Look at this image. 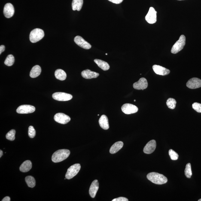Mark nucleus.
<instances>
[{"label":"nucleus","instance_id":"1","mask_svg":"<svg viewBox=\"0 0 201 201\" xmlns=\"http://www.w3.org/2000/svg\"><path fill=\"white\" fill-rule=\"evenodd\" d=\"M147 178L152 183L158 185L165 184L168 181L167 178L164 175L157 172L149 173L147 174Z\"/></svg>","mask_w":201,"mask_h":201},{"label":"nucleus","instance_id":"2","mask_svg":"<svg viewBox=\"0 0 201 201\" xmlns=\"http://www.w3.org/2000/svg\"><path fill=\"white\" fill-rule=\"evenodd\" d=\"M69 150L63 149L57 150L52 155V160L54 163H58L66 159L70 154Z\"/></svg>","mask_w":201,"mask_h":201},{"label":"nucleus","instance_id":"3","mask_svg":"<svg viewBox=\"0 0 201 201\" xmlns=\"http://www.w3.org/2000/svg\"><path fill=\"white\" fill-rule=\"evenodd\" d=\"M44 33L43 30L35 28L31 31L29 35L30 41L32 43L37 42L44 37Z\"/></svg>","mask_w":201,"mask_h":201},{"label":"nucleus","instance_id":"4","mask_svg":"<svg viewBox=\"0 0 201 201\" xmlns=\"http://www.w3.org/2000/svg\"><path fill=\"white\" fill-rule=\"evenodd\" d=\"M186 37L184 35L180 36L179 39L173 46L171 52L173 54H177L184 48L186 44Z\"/></svg>","mask_w":201,"mask_h":201},{"label":"nucleus","instance_id":"5","mask_svg":"<svg viewBox=\"0 0 201 201\" xmlns=\"http://www.w3.org/2000/svg\"><path fill=\"white\" fill-rule=\"evenodd\" d=\"M80 165L79 163L74 164L68 168L66 174V178L70 180L77 175L80 169Z\"/></svg>","mask_w":201,"mask_h":201},{"label":"nucleus","instance_id":"6","mask_svg":"<svg viewBox=\"0 0 201 201\" xmlns=\"http://www.w3.org/2000/svg\"><path fill=\"white\" fill-rule=\"evenodd\" d=\"M52 97L54 99L58 101H68L72 99L73 96L70 94L65 93V92H55L52 95Z\"/></svg>","mask_w":201,"mask_h":201},{"label":"nucleus","instance_id":"7","mask_svg":"<svg viewBox=\"0 0 201 201\" xmlns=\"http://www.w3.org/2000/svg\"><path fill=\"white\" fill-rule=\"evenodd\" d=\"M156 12L153 7H150L148 13L145 16V19L149 24H153L156 23L157 21Z\"/></svg>","mask_w":201,"mask_h":201},{"label":"nucleus","instance_id":"8","mask_svg":"<svg viewBox=\"0 0 201 201\" xmlns=\"http://www.w3.org/2000/svg\"><path fill=\"white\" fill-rule=\"evenodd\" d=\"M54 120L57 123L61 124H65L71 121L69 116L63 113H58L55 115Z\"/></svg>","mask_w":201,"mask_h":201},{"label":"nucleus","instance_id":"9","mask_svg":"<svg viewBox=\"0 0 201 201\" xmlns=\"http://www.w3.org/2000/svg\"><path fill=\"white\" fill-rule=\"evenodd\" d=\"M35 107L33 106L29 105H23L19 106L16 110V112L18 114H29L35 111Z\"/></svg>","mask_w":201,"mask_h":201},{"label":"nucleus","instance_id":"10","mask_svg":"<svg viewBox=\"0 0 201 201\" xmlns=\"http://www.w3.org/2000/svg\"><path fill=\"white\" fill-rule=\"evenodd\" d=\"M121 110L124 114H130L137 113L138 111V108L133 104L127 103L122 106Z\"/></svg>","mask_w":201,"mask_h":201},{"label":"nucleus","instance_id":"11","mask_svg":"<svg viewBox=\"0 0 201 201\" xmlns=\"http://www.w3.org/2000/svg\"><path fill=\"white\" fill-rule=\"evenodd\" d=\"M74 41L77 45L86 50L89 49L91 48L92 46L91 45L80 36H77L75 37L74 38Z\"/></svg>","mask_w":201,"mask_h":201},{"label":"nucleus","instance_id":"12","mask_svg":"<svg viewBox=\"0 0 201 201\" xmlns=\"http://www.w3.org/2000/svg\"><path fill=\"white\" fill-rule=\"evenodd\" d=\"M188 88L191 89H195L201 87V80L197 77L190 79L186 84Z\"/></svg>","mask_w":201,"mask_h":201},{"label":"nucleus","instance_id":"13","mask_svg":"<svg viewBox=\"0 0 201 201\" xmlns=\"http://www.w3.org/2000/svg\"><path fill=\"white\" fill-rule=\"evenodd\" d=\"M148 86V83L146 79L142 77L138 81L134 83L133 87L134 89L137 90H144L147 89Z\"/></svg>","mask_w":201,"mask_h":201},{"label":"nucleus","instance_id":"14","mask_svg":"<svg viewBox=\"0 0 201 201\" xmlns=\"http://www.w3.org/2000/svg\"><path fill=\"white\" fill-rule=\"evenodd\" d=\"M14 7L10 3H7L4 5V14L5 17L7 18L12 17L14 15Z\"/></svg>","mask_w":201,"mask_h":201},{"label":"nucleus","instance_id":"15","mask_svg":"<svg viewBox=\"0 0 201 201\" xmlns=\"http://www.w3.org/2000/svg\"><path fill=\"white\" fill-rule=\"evenodd\" d=\"M156 142L154 140H152L147 143L144 149V152L146 154H150L155 151L156 147Z\"/></svg>","mask_w":201,"mask_h":201},{"label":"nucleus","instance_id":"16","mask_svg":"<svg viewBox=\"0 0 201 201\" xmlns=\"http://www.w3.org/2000/svg\"><path fill=\"white\" fill-rule=\"evenodd\" d=\"M152 68L154 72L159 75H166L170 72V71L169 69L159 65H154L152 67Z\"/></svg>","mask_w":201,"mask_h":201},{"label":"nucleus","instance_id":"17","mask_svg":"<svg viewBox=\"0 0 201 201\" xmlns=\"http://www.w3.org/2000/svg\"><path fill=\"white\" fill-rule=\"evenodd\" d=\"M99 188V183L97 180L92 182L89 189V194L92 198H94Z\"/></svg>","mask_w":201,"mask_h":201},{"label":"nucleus","instance_id":"18","mask_svg":"<svg viewBox=\"0 0 201 201\" xmlns=\"http://www.w3.org/2000/svg\"><path fill=\"white\" fill-rule=\"evenodd\" d=\"M81 75L83 78L86 79L95 78L99 76L98 73L92 71L89 69H86L82 71Z\"/></svg>","mask_w":201,"mask_h":201},{"label":"nucleus","instance_id":"19","mask_svg":"<svg viewBox=\"0 0 201 201\" xmlns=\"http://www.w3.org/2000/svg\"><path fill=\"white\" fill-rule=\"evenodd\" d=\"M99 123L101 127L104 130H108L109 128L108 119L105 115H102L100 118Z\"/></svg>","mask_w":201,"mask_h":201},{"label":"nucleus","instance_id":"20","mask_svg":"<svg viewBox=\"0 0 201 201\" xmlns=\"http://www.w3.org/2000/svg\"><path fill=\"white\" fill-rule=\"evenodd\" d=\"M32 166V163L30 161H25L21 165L19 170L22 172H27L31 169Z\"/></svg>","mask_w":201,"mask_h":201},{"label":"nucleus","instance_id":"21","mask_svg":"<svg viewBox=\"0 0 201 201\" xmlns=\"http://www.w3.org/2000/svg\"><path fill=\"white\" fill-rule=\"evenodd\" d=\"M123 146V143L121 141H119L114 143L110 149V152L111 154H114L120 150Z\"/></svg>","mask_w":201,"mask_h":201},{"label":"nucleus","instance_id":"22","mask_svg":"<svg viewBox=\"0 0 201 201\" xmlns=\"http://www.w3.org/2000/svg\"><path fill=\"white\" fill-rule=\"evenodd\" d=\"M41 69L39 66L37 65L34 66L31 70L29 76L32 78H35L40 75Z\"/></svg>","mask_w":201,"mask_h":201},{"label":"nucleus","instance_id":"23","mask_svg":"<svg viewBox=\"0 0 201 201\" xmlns=\"http://www.w3.org/2000/svg\"><path fill=\"white\" fill-rule=\"evenodd\" d=\"M94 61L98 66V67L103 71H106L109 69L110 68L109 65L105 61L98 59H95Z\"/></svg>","mask_w":201,"mask_h":201},{"label":"nucleus","instance_id":"24","mask_svg":"<svg viewBox=\"0 0 201 201\" xmlns=\"http://www.w3.org/2000/svg\"><path fill=\"white\" fill-rule=\"evenodd\" d=\"M55 76L57 80H64L66 78L67 75L65 71L61 69H58L55 71Z\"/></svg>","mask_w":201,"mask_h":201},{"label":"nucleus","instance_id":"25","mask_svg":"<svg viewBox=\"0 0 201 201\" xmlns=\"http://www.w3.org/2000/svg\"><path fill=\"white\" fill-rule=\"evenodd\" d=\"M83 4V0H73L71 4L73 10L80 11L82 7Z\"/></svg>","mask_w":201,"mask_h":201},{"label":"nucleus","instance_id":"26","mask_svg":"<svg viewBox=\"0 0 201 201\" xmlns=\"http://www.w3.org/2000/svg\"><path fill=\"white\" fill-rule=\"evenodd\" d=\"M25 182L28 187L30 188H34L36 184L35 180L33 177L31 176H28L25 177Z\"/></svg>","mask_w":201,"mask_h":201},{"label":"nucleus","instance_id":"27","mask_svg":"<svg viewBox=\"0 0 201 201\" xmlns=\"http://www.w3.org/2000/svg\"><path fill=\"white\" fill-rule=\"evenodd\" d=\"M15 62L14 56L13 55H8L4 61V63L7 66H10L13 65Z\"/></svg>","mask_w":201,"mask_h":201},{"label":"nucleus","instance_id":"28","mask_svg":"<svg viewBox=\"0 0 201 201\" xmlns=\"http://www.w3.org/2000/svg\"><path fill=\"white\" fill-rule=\"evenodd\" d=\"M177 102L175 99L172 98H169L166 101V104L168 107L171 109H174L175 108Z\"/></svg>","mask_w":201,"mask_h":201},{"label":"nucleus","instance_id":"29","mask_svg":"<svg viewBox=\"0 0 201 201\" xmlns=\"http://www.w3.org/2000/svg\"><path fill=\"white\" fill-rule=\"evenodd\" d=\"M185 174L187 178H191L192 175V172L191 169V165L190 163H188L186 165L185 169Z\"/></svg>","mask_w":201,"mask_h":201},{"label":"nucleus","instance_id":"30","mask_svg":"<svg viewBox=\"0 0 201 201\" xmlns=\"http://www.w3.org/2000/svg\"><path fill=\"white\" fill-rule=\"evenodd\" d=\"M16 131L15 130L12 129L7 133L6 135V138L7 140L10 141H13L15 139V135Z\"/></svg>","mask_w":201,"mask_h":201},{"label":"nucleus","instance_id":"31","mask_svg":"<svg viewBox=\"0 0 201 201\" xmlns=\"http://www.w3.org/2000/svg\"><path fill=\"white\" fill-rule=\"evenodd\" d=\"M169 154L171 159L172 160H177L178 158V155L174 150L170 149L169 151Z\"/></svg>","mask_w":201,"mask_h":201},{"label":"nucleus","instance_id":"32","mask_svg":"<svg viewBox=\"0 0 201 201\" xmlns=\"http://www.w3.org/2000/svg\"><path fill=\"white\" fill-rule=\"evenodd\" d=\"M28 135L31 138H34L36 135V131L32 126H30L28 128Z\"/></svg>","mask_w":201,"mask_h":201},{"label":"nucleus","instance_id":"33","mask_svg":"<svg viewBox=\"0 0 201 201\" xmlns=\"http://www.w3.org/2000/svg\"><path fill=\"white\" fill-rule=\"evenodd\" d=\"M192 108L198 113H201V104L194 102L192 104Z\"/></svg>","mask_w":201,"mask_h":201},{"label":"nucleus","instance_id":"34","mask_svg":"<svg viewBox=\"0 0 201 201\" xmlns=\"http://www.w3.org/2000/svg\"><path fill=\"white\" fill-rule=\"evenodd\" d=\"M128 199L126 197H119L113 200L112 201H128Z\"/></svg>","mask_w":201,"mask_h":201},{"label":"nucleus","instance_id":"35","mask_svg":"<svg viewBox=\"0 0 201 201\" xmlns=\"http://www.w3.org/2000/svg\"><path fill=\"white\" fill-rule=\"evenodd\" d=\"M108 1L114 4H118L122 3L123 0H108Z\"/></svg>","mask_w":201,"mask_h":201},{"label":"nucleus","instance_id":"36","mask_svg":"<svg viewBox=\"0 0 201 201\" xmlns=\"http://www.w3.org/2000/svg\"><path fill=\"white\" fill-rule=\"evenodd\" d=\"M5 50V47L4 45H1L0 46V54L4 52Z\"/></svg>","mask_w":201,"mask_h":201},{"label":"nucleus","instance_id":"37","mask_svg":"<svg viewBox=\"0 0 201 201\" xmlns=\"http://www.w3.org/2000/svg\"><path fill=\"white\" fill-rule=\"evenodd\" d=\"M2 201H10V199L9 196H7L6 197H4V199H2Z\"/></svg>","mask_w":201,"mask_h":201},{"label":"nucleus","instance_id":"38","mask_svg":"<svg viewBox=\"0 0 201 201\" xmlns=\"http://www.w3.org/2000/svg\"><path fill=\"white\" fill-rule=\"evenodd\" d=\"M3 155V151L1 150H0V158H1Z\"/></svg>","mask_w":201,"mask_h":201},{"label":"nucleus","instance_id":"39","mask_svg":"<svg viewBox=\"0 0 201 201\" xmlns=\"http://www.w3.org/2000/svg\"><path fill=\"white\" fill-rule=\"evenodd\" d=\"M198 201H201V199L199 200H198Z\"/></svg>","mask_w":201,"mask_h":201},{"label":"nucleus","instance_id":"40","mask_svg":"<svg viewBox=\"0 0 201 201\" xmlns=\"http://www.w3.org/2000/svg\"><path fill=\"white\" fill-rule=\"evenodd\" d=\"M178 1H183V0H178Z\"/></svg>","mask_w":201,"mask_h":201},{"label":"nucleus","instance_id":"41","mask_svg":"<svg viewBox=\"0 0 201 201\" xmlns=\"http://www.w3.org/2000/svg\"><path fill=\"white\" fill-rule=\"evenodd\" d=\"M134 101H135V100H134Z\"/></svg>","mask_w":201,"mask_h":201}]
</instances>
